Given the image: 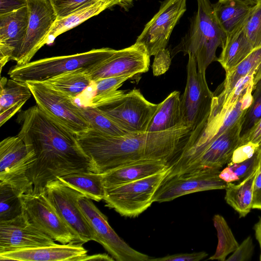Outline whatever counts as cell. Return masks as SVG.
I'll list each match as a JSON object with an SVG mask.
<instances>
[{
    "label": "cell",
    "mask_w": 261,
    "mask_h": 261,
    "mask_svg": "<svg viewBox=\"0 0 261 261\" xmlns=\"http://www.w3.org/2000/svg\"><path fill=\"white\" fill-rule=\"evenodd\" d=\"M23 212L9 220L0 221V253L55 244Z\"/></svg>",
    "instance_id": "e0dca14e"
},
{
    "label": "cell",
    "mask_w": 261,
    "mask_h": 261,
    "mask_svg": "<svg viewBox=\"0 0 261 261\" xmlns=\"http://www.w3.org/2000/svg\"><path fill=\"white\" fill-rule=\"evenodd\" d=\"M187 0H164L159 11L145 25L136 42L151 57L166 48L171 34L187 10Z\"/></svg>",
    "instance_id": "7c38bea8"
},
{
    "label": "cell",
    "mask_w": 261,
    "mask_h": 261,
    "mask_svg": "<svg viewBox=\"0 0 261 261\" xmlns=\"http://www.w3.org/2000/svg\"><path fill=\"white\" fill-rule=\"evenodd\" d=\"M243 118L244 117L208 145L180 175L200 171H220L228 163L234 151L241 145Z\"/></svg>",
    "instance_id": "9a60e30c"
},
{
    "label": "cell",
    "mask_w": 261,
    "mask_h": 261,
    "mask_svg": "<svg viewBox=\"0 0 261 261\" xmlns=\"http://www.w3.org/2000/svg\"><path fill=\"white\" fill-rule=\"evenodd\" d=\"M80 110L83 117L89 123L91 128L113 136H121L129 133L119 127L96 107L80 106Z\"/></svg>",
    "instance_id": "d6a6232c"
},
{
    "label": "cell",
    "mask_w": 261,
    "mask_h": 261,
    "mask_svg": "<svg viewBox=\"0 0 261 261\" xmlns=\"http://www.w3.org/2000/svg\"><path fill=\"white\" fill-rule=\"evenodd\" d=\"M259 157L257 151L250 159L239 163L227 165L219 173V177L226 182L240 181L259 166Z\"/></svg>",
    "instance_id": "836d02e7"
},
{
    "label": "cell",
    "mask_w": 261,
    "mask_h": 261,
    "mask_svg": "<svg viewBox=\"0 0 261 261\" xmlns=\"http://www.w3.org/2000/svg\"><path fill=\"white\" fill-rule=\"evenodd\" d=\"M260 141L261 118L247 133L241 137L240 146L248 143L258 144Z\"/></svg>",
    "instance_id": "7bdbcfd3"
},
{
    "label": "cell",
    "mask_w": 261,
    "mask_h": 261,
    "mask_svg": "<svg viewBox=\"0 0 261 261\" xmlns=\"http://www.w3.org/2000/svg\"><path fill=\"white\" fill-rule=\"evenodd\" d=\"M258 152L259 157V164L258 172L254 181L253 209H255L261 198V151Z\"/></svg>",
    "instance_id": "f6af8a7d"
},
{
    "label": "cell",
    "mask_w": 261,
    "mask_h": 261,
    "mask_svg": "<svg viewBox=\"0 0 261 261\" xmlns=\"http://www.w3.org/2000/svg\"><path fill=\"white\" fill-rule=\"evenodd\" d=\"M23 212L41 231L62 244L80 243L62 220L45 191H32L21 196Z\"/></svg>",
    "instance_id": "8fae6325"
},
{
    "label": "cell",
    "mask_w": 261,
    "mask_h": 261,
    "mask_svg": "<svg viewBox=\"0 0 261 261\" xmlns=\"http://www.w3.org/2000/svg\"><path fill=\"white\" fill-rule=\"evenodd\" d=\"M29 21L25 39L15 62L23 65L31 61L38 50L46 44L48 34L57 16L50 0H27Z\"/></svg>",
    "instance_id": "4fadbf2b"
},
{
    "label": "cell",
    "mask_w": 261,
    "mask_h": 261,
    "mask_svg": "<svg viewBox=\"0 0 261 261\" xmlns=\"http://www.w3.org/2000/svg\"><path fill=\"white\" fill-rule=\"evenodd\" d=\"M0 113L32 95L26 83L2 77L0 81Z\"/></svg>",
    "instance_id": "1f68e13d"
},
{
    "label": "cell",
    "mask_w": 261,
    "mask_h": 261,
    "mask_svg": "<svg viewBox=\"0 0 261 261\" xmlns=\"http://www.w3.org/2000/svg\"><path fill=\"white\" fill-rule=\"evenodd\" d=\"M254 6L245 0H218L213 4L215 16L227 37L244 27Z\"/></svg>",
    "instance_id": "7402d4cb"
},
{
    "label": "cell",
    "mask_w": 261,
    "mask_h": 261,
    "mask_svg": "<svg viewBox=\"0 0 261 261\" xmlns=\"http://www.w3.org/2000/svg\"><path fill=\"white\" fill-rule=\"evenodd\" d=\"M207 255L208 254L205 251L176 253L162 257L150 258L149 261H199Z\"/></svg>",
    "instance_id": "b9f144b4"
},
{
    "label": "cell",
    "mask_w": 261,
    "mask_h": 261,
    "mask_svg": "<svg viewBox=\"0 0 261 261\" xmlns=\"http://www.w3.org/2000/svg\"><path fill=\"white\" fill-rule=\"evenodd\" d=\"M213 221L217 232L218 242L215 253L208 259L224 261L228 254L232 253L239 244L222 216L215 215Z\"/></svg>",
    "instance_id": "4dcf8cb0"
},
{
    "label": "cell",
    "mask_w": 261,
    "mask_h": 261,
    "mask_svg": "<svg viewBox=\"0 0 261 261\" xmlns=\"http://www.w3.org/2000/svg\"><path fill=\"white\" fill-rule=\"evenodd\" d=\"M30 164L27 147L18 135L1 142L0 183L31 184L26 175Z\"/></svg>",
    "instance_id": "ac0fdd59"
},
{
    "label": "cell",
    "mask_w": 261,
    "mask_h": 261,
    "mask_svg": "<svg viewBox=\"0 0 261 261\" xmlns=\"http://www.w3.org/2000/svg\"><path fill=\"white\" fill-rule=\"evenodd\" d=\"M79 207L95 233L97 243L117 261H149L148 255L132 248L110 225L108 218L92 199L82 195L78 199Z\"/></svg>",
    "instance_id": "30bf717a"
},
{
    "label": "cell",
    "mask_w": 261,
    "mask_h": 261,
    "mask_svg": "<svg viewBox=\"0 0 261 261\" xmlns=\"http://www.w3.org/2000/svg\"><path fill=\"white\" fill-rule=\"evenodd\" d=\"M57 178L92 200L100 201L105 197L102 174L84 171L70 173Z\"/></svg>",
    "instance_id": "4316f807"
},
{
    "label": "cell",
    "mask_w": 261,
    "mask_h": 261,
    "mask_svg": "<svg viewBox=\"0 0 261 261\" xmlns=\"http://www.w3.org/2000/svg\"><path fill=\"white\" fill-rule=\"evenodd\" d=\"M197 2V10L190 19L187 33L170 53L172 58L180 52L193 56L198 70L205 74L208 66L217 60L216 50L223 47L227 37L217 21L210 1Z\"/></svg>",
    "instance_id": "3957f363"
},
{
    "label": "cell",
    "mask_w": 261,
    "mask_h": 261,
    "mask_svg": "<svg viewBox=\"0 0 261 261\" xmlns=\"http://www.w3.org/2000/svg\"><path fill=\"white\" fill-rule=\"evenodd\" d=\"M28 188L9 182L0 183V221L13 219L23 212L21 196Z\"/></svg>",
    "instance_id": "f1b7e54d"
},
{
    "label": "cell",
    "mask_w": 261,
    "mask_h": 261,
    "mask_svg": "<svg viewBox=\"0 0 261 261\" xmlns=\"http://www.w3.org/2000/svg\"><path fill=\"white\" fill-rule=\"evenodd\" d=\"M82 243L55 244L0 253V260L81 261L87 255Z\"/></svg>",
    "instance_id": "ffe728a7"
},
{
    "label": "cell",
    "mask_w": 261,
    "mask_h": 261,
    "mask_svg": "<svg viewBox=\"0 0 261 261\" xmlns=\"http://www.w3.org/2000/svg\"><path fill=\"white\" fill-rule=\"evenodd\" d=\"M26 101H21L0 113V126H2L16 113L19 112Z\"/></svg>",
    "instance_id": "bcb514c9"
},
{
    "label": "cell",
    "mask_w": 261,
    "mask_h": 261,
    "mask_svg": "<svg viewBox=\"0 0 261 261\" xmlns=\"http://www.w3.org/2000/svg\"><path fill=\"white\" fill-rule=\"evenodd\" d=\"M39 82L73 99L94 83L89 70L85 68L66 72Z\"/></svg>",
    "instance_id": "484cf974"
},
{
    "label": "cell",
    "mask_w": 261,
    "mask_h": 261,
    "mask_svg": "<svg viewBox=\"0 0 261 261\" xmlns=\"http://www.w3.org/2000/svg\"><path fill=\"white\" fill-rule=\"evenodd\" d=\"M102 1L107 3L110 7L115 5H118L124 9L125 11H128L129 8L132 7L134 3L136 0H99Z\"/></svg>",
    "instance_id": "7dc6e473"
},
{
    "label": "cell",
    "mask_w": 261,
    "mask_h": 261,
    "mask_svg": "<svg viewBox=\"0 0 261 261\" xmlns=\"http://www.w3.org/2000/svg\"><path fill=\"white\" fill-rule=\"evenodd\" d=\"M168 168V163L162 160H140L102 174L103 182L105 188L117 186L155 174Z\"/></svg>",
    "instance_id": "44dd1931"
},
{
    "label": "cell",
    "mask_w": 261,
    "mask_h": 261,
    "mask_svg": "<svg viewBox=\"0 0 261 261\" xmlns=\"http://www.w3.org/2000/svg\"><path fill=\"white\" fill-rule=\"evenodd\" d=\"M255 209L261 210V198H260L259 202L258 204H257V205L256 206Z\"/></svg>",
    "instance_id": "816d5d0a"
},
{
    "label": "cell",
    "mask_w": 261,
    "mask_h": 261,
    "mask_svg": "<svg viewBox=\"0 0 261 261\" xmlns=\"http://www.w3.org/2000/svg\"><path fill=\"white\" fill-rule=\"evenodd\" d=\"M150 57L143 45L135 43L126 48L113 49L105 60L89 70V72L93 82L116 76L133 77L148 70Z\"/></svg>",
    "instance_id": "5bb4252c"
},
{
    "label": "cell",
    "mask_w": 261,
    "mask_h": 261,
    "mask_svg": "<svg viewBox=\"0 0 261 261\" xmlns=\"http://www.w3.org/2000/svg\"><path fill=\"white\" fill-rule=\"evenodd\" d=\"M190 133V129L182 125L162 132L129 133L121 136L106 135L91 128L75 137L94 164L95 172L103 174L143 160L169 163Z\"/></svg>",
    "instance_id": "7a4b0ae2"
},
{
    "label": "cell",
    "mask_w": 261,
    "mask_h": 261,
    "mask_svg": "<svg viewBox=\"0 0 261 261\" xmlns=\"http://www.w3.org/2000/svg\"><path fill=\"white\" fill-rule=\"evenodd\" d=\"M45 193L58 214L80 243L97 242L96 236L81 211L78 199L81 193L59 179L48 181Z\"/></svg>",
    "instance_id": "9c48e42d"
},
{
    "label": "cell",
    "mask_w": 261,
    "mask_h": 261,
    "mask_svg": "<svg viewBox=\"0 0 261 261\" xmlns=\"http://www.w3.org/2000/svg\"><path fill=\"white\" fill-rule=\"evenodd\" d=\"M257 151H261V141L258 144Z\"/></svg>",
    "instance_id": "f5cc1de1"
},
{
    "label": "cell",
    "mask_w": 261,
    "mask_h": 261,
    "mask_svg": "<svg viewBox=\"0 0 261 261\" xmlns=\"http://www.w3.org/2000/svg\"><path fill=\"white\" fill-rule=\"evenodd\" d=\"M182 125L180 92L174 91L158 104L146 132H162Z\"/></svg>",
    "instance_id": "cb8c5ba5"
},
{
    "label": "cell",
    "mask_w": 261,
    "mask_h": 261,
    "mask_svg": "<svg viewBox=\"0 0 261 261\" xmlns=\"http://www.w3.org/2000/svg\"><path fill=\"white\" fill-rule=\"evenodd\" d=\"M57 16V20L88 7L99 0H50Z\"/></svg>",
    "instance_id": "8d00e7d4"
},
{
    "label": "cell",
    "mask_w": 261,
    "mask_h": 261,
    "mask_svg": "<svg viewBox=\"0 0 261 261\" xmlns=\"http://www.w3.org/2000/svg\"><path fill=\"white\" fill-rule=\"evenodd\" d=\"M254 246L251 236L245 239L233 253L226 259L227 261H247L252 257Z\"/></svg>",
    "instance_id": "f35d334b"
},
{
    "label": "cell",
    "mask_w": 261,
    "mask_h": 261,
    "mask_svg": "<svg viewBox=\"0 0 261 261\" xmlns=\"http://www.w3.org/2000/svg\"><path fill=\"white\" fill-rule=\"evenodd\" d=\"M254 76V86L261 80V47L254 48L243 60L226 72L224 82L218 87L214 95L224 102L237 83L247 75Z\"/></svg>",
    "instance_id": "603a6c76"
},
{
    "label": "cell",
    "mask_w": 261,
    "mask_h": 261,
    "mask_svg": "<svg viewBox=\"0 0 261 261\" xmlns=\"http://www.w3.org/2000/svg\"><path fill=\"white\" fill-rule=\"evenodd\" d=\"M220 172L200 171L165 179L155 192L153 202L170 201L198 192L225 189L227 183L219 177Z\"/></svg>",
    "instance_id": "2e32d148"
},
{
    "label": "cell",
    "mask_w": 261,
    "mask_h": 261,
    "mask_svg": "<svg viewBox=\"0 0 261 261\" xmlns=\"http://www.w3.org/2000/svg\"><path fill=\"white\" fill-rule=\"evenodd\" d=\"M27 6V0H0V14L17 10Z\"/></svg>",
    "instance_id": "ee69618b"
},
{
    "label": "cell",
    "mask_w": 261,
    "mask_h": 261,
    "mask_svg": "<svg viewBox=\"0 0 261 261\" xmlns=\"http://www.w3.org/2000/svg\"><path fill=\"white\" fill-rule=\"evenodd\" d=\"M152 64L153 74L160 76L165 73L169 68L171 63V55L168 49L160 50L154 56Z\"/></svg>",
    "instance_id": "ab89813d"
},
{
    "label": "cell",
    "mask_w": 261,
    "mask_h": 261,
    "mask_svg": "<svg viewBox=\"0 0 261 261\" xmlns=\"http://www.w3.org/2000/svg\"><path fill=\"white\" fill-rule=\"evenodd\" d=\"M113 49L104 47L71 55L41 59L15 65L8 74L11 79L21 82H42L80 68L90 70L105 60Z\"/></svg>",
    "instance_id": "5b68a950"
},
{
    "label": "cell",
    "mask_w": 261,
    "mask_h": 261,
    "mask_svg": "<svg viewBox=\"0 0 261 261\" xmlns=\"http://www.w3.org/2000/svg\"><path fill=\"white\" fill-rule=\"evenodd\" d=\"M110 8L105 2L99 1L95 4L57 20L48 34L46 44L52 43L60 34L75 27L89 18Z\"/></svg>",
    "instance_id": "f546056e"
},
{
    "label": "cell",
    "mask_w": 261,
    "mask_h": 261,
    "mask_svg": "<svg viewBox=\"0 0 261 261\" xmlns=\"http://www.w3.org/2000/svg\"><path fill=\"white\" fill-rule=\"evenodd\" d=\"M249 4L255 5L261 1V0H245Z\"/></svg>",
    "instance_id": "f907efd6"
},
{
    "label": "cell",
    "mask_w": 261,
    "mask_h": 261,
    "mask_svg": "<svg viewBox=\"0 0 261 261\" xmlns=\"http://www.w3.org/2000/svg\"><path fill=\"white\" fill-rule=\"evenodd\" d=\"M132 78L129 76H121L99 79L94 82L95 95L109 93L118 89L126 80Z\"/></svg>",
    "instance_id": "74e56055"
},
{
    "label": "cell",
    "mask_w": 261,
    "mask_h": 261,
    "mask_svg": "<svg viewBox=\"0 0 261 261\" xmlns=\"http://www.w3.org/2000/svg\"><path fill=\"white\" fill-rule=\"evenodd\" d=\"M261 118V80L252 92V100L246 111L242 125L241 137L247 133Z\"/></svg>",
    "instance_id": "e575fe53"
},
{
    "label": "cell",
    "mask_w": 261,
    "mask_h": 261,
    "mask_svg": "<svg viewBox=\"0 0 261 261\" xmlns=\"http://www.w3.org/2000/svg\"><path fill=\"white\" fill-rule=\"evenodd\" d=\"M243 28L227 37L217 59L226 72L240 63L254 49Z\"/></svg>",
    "instance_id": "83f0119b"
},
{
    "label": "cell",
    "mask_w": 261,
    "mask_h": 261,
    "mask_svg": "<svg viewBox=\"0 0 261 261\" xmlns=\"http://www.w3.org/2000/svg\"><path fill=\"white\" fill-rule=\"evenodd\" d=\"M188 56L187 83L180 107L182 124L192 132L207 119L214 94L208 86L205 74L198 70L195 58Z\"/></svg>",
    "instance_id": "52a82bcc"
},
{
    "label": "cell",
    "mask_w": 261,
    "mask_h": 261,
    "mask_svg": "<svg viewBox=\"0 0 261 261\" xmlns=\"http://www.w3.org/2000/svg\"><path fill=\"white\" fill-rule=\"evenodd\" d=\"M29 21L28 6L0 14V64L3 67L10 60L16 61L21 51Z\"/></svg>",
    "instance_id": "d6986e66"
},
{
    "label": "cell",
    "mask_w": 261,
    "mask_h": 261,
    "mask_svg": "<svg viewBox=\"0 0 261 261\" xmlns=\"http://www.w3.org/2000/svg\"><path fill=\"white\" fill-rule=\"evenodd\" d=\"M38 107L48 116L65 126L75 135L91 128L74 99L42 82H25Z\"/></svg>",
    "instance_id": "ba28073f"
},
{
    "label": "cell",
    "mask_w": 261,
    "mask_h": 261,
    "mask_svg": "<svg viewBox=\"0 0 261 261\" xmlns=\"http://www.w3.org/2000/svg\"><path fill=\"white\" fill-rule=\"evenodd\" d=\"M110 260L113 261L115 259L112 256H110L107 254H97L92 255H87L86 256L83 260Z\"/></svg>",
    "instance_id": "681fc988"
},
{
    "label": "cell",
    "mask_w": 261,
    "mask_h": 261,
    "mask_svg": "<svg viewBox=\"0 0 261 261\" xmlns=\"http://www.w3.org/2000/svg\"><path fill=\"white\" fill-rule=\"evenodd\" d=\"M18 136L31 156L27 176L34 192L44 191L48 181L70 173L95 172L91 159L69 129L43 112L37 105L19 112Z\"/></svg>",
    "instance_id": "6da1fadb"
},
{
    "label": "cell",
    "mask_w": 261,
    "mask_h": 261,
    "mask_svg": "<svg viewBox=\"0 0 261 261\" xmlns=\"http://www.w3.org/2000/svg\"><path fill=\"white\" fill-rule=\"evenodd\" d=\"M253 229L255 238L258 243L260 248L259 260L261 261V217H259L258 221L255 224Z\"/></svg>",
    "instance_id": "c3c4849f"
},
{
    "label": "cell",
    "mask_w": 261,
    "mask_h": 261,
    "mask_svg": "<svg viewBox=\"0 0 261 261\" xmlns=\"http://www.w3.org/2000/svg\"><path fill=\"white\" fill-rule=\"evenodd\" d=\"M258 144L248 143L238 147L233 152L227 164L231 165L243 162L251 158L257 151Z\"/></svg>",
    "instance_id": "60d3db41"
},
{
    "label": "cell",
    "mask_w": 261,
    "mask_h": 261,
    "mask_svg": "<svg viewBox=\"0 0 261 261\" xmlns=\"http://www.w3.org/2000/svg\"><path fill=\"white\" fill-rule=\"evenodd\" d=\"M258 167L238 183L228 182L225 188V200L240 218L246 217L252 208L254 181Z\"/></svg>",
    "instance_id": "d4e9b609"
},
{
    "label": "cell",
    "mask_w": 261,
    "mask_h": 261,
    "mask_svg": "<svg viewBox=\"0 0 261 261\" xmlns=\"http://www.w3.org/2000/svg\"><path fill=\"white\" fill-rule=\"evenodd\" d=\"M166 170L121 185L105 188L103 200L106 206L114 209L122 216L136 217L153 202V196L166 177Z\"/></svg>",
    "instance_id": "8992f818"
},
{
    "label": "cell",
    "mask_w": 261,
    "mask_h": 261,
    "mask_svg": "<svg viewBox=\"0 0 261 261\" xmlns=\"http://www.w3.org/2000/svg\"><path fill=\"white\" fill-rule=\"evenodd\" d=\"M243 29L254 48L261 47V1L254 6Z\"/></svg>",
    "instance_id": "d590c367"
},
{
    "label": "cell",
    "mask_w": 261,
    "mask_h": 261,
    "mask_svg": "<svg viewBox=\"0 0 261 261\" xmlns=\"http://www.w3.org/2000/svg\"><path fill=\"white\" fill-rule=\"evenodd\" d=\"M87 105L98 108L121 128L134 133L146 131L158 104L150 102L139 89H134L95 95Z\"/></svg>",
    "instance_id": "277c9868"
}]
</instances>
